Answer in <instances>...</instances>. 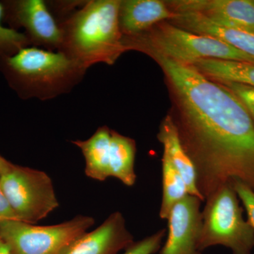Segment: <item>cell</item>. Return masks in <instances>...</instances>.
Returning <instances> with one entry per match:
<instances>
[{
  "label": "cell",
  "instance_id": "cell-1",
  "mask_svg": "<svg viewBox=\"0 0 254 254\" xmlns=\"http://www.w3.org/2000/svg\"><path fill=\"white\" fill-rule=\"evenodd\" d=\"M145 54L165 74L175 108L171 115L204 202L233 180L254 191V123L245 105L192 65L155 52Z\"/></svg>",
  "mask_w": 254,
  "mask_h": 254
},
{
  "label": "cell",
  "instance_id": "cell-2",
  "mask_svg": "<svg viewBox=\"0 0 254 254\" xmlns=\"http://www.w3.org/2000/svg\"><path fill=\"white\" fill-rule=\"evenodd\" d=\"M120 0L86 1L59 23V51L88 69L98 63L112 65L125 50L120 27Z\"/></svg>",
  "mask_w": 254,
  "mask_h": 254
},
{
  "label": "cell",
  "instance_id": "cell-3",
  "mask_svg": "<svg viewBox=\"0 0 254 254\" xmlns=\"http://www.w3.org/2000/svg\"><path fill=\"white\" fill-rule=\"evenodd\" d=\"M87 70L60 52L37 47L0 57V72L21 100L46 101L67 94L83 81Z\"/></svg>",
  "mask_w": 254,
  "mask_h": 254
},
{
  "label": "cell",
  "instance_id": "cell-4",
  "mask_svg": "<svg viewBox=\"0 0 254 254\" xmlns=\"http://www.w3.org/2000/svg\"><path fill=\"white\" fill-rule=\"evenodd\" d=\"M125 52H155L170 59L192 65L205 59L231 60L254 64V58L213 37L198 34L168 21L155 25L148 31L123 37Z\"/></svg>",
  "mask_w": 254,
  "mask_h": 254
},
{
  "label": "cell",
  "instance_id": "cell-5",
  "mask_svg": "<svg viewBox=\"0 0 254 254\" xmlns=\"http://www.w3.org/2000/svg\"><path fill=\"white\" fill-rule=\"evenodd\" d=\"M240 200L232 182L220 187L205 200L198 250L223 246L232 254H252L254 229L243 217Z\"/></svg>",
  "mask_w": 254,
  "mask_h": 254
},
{
  "label": "cell",
  "instance_id": "cell-6",
  "mask_svg": "<svg viewBox=\"0 0 254 254\" xmlns=\"http://www.w3.org/2000/svg\"><path fill=\"white\" fill-rule=\"evenodd\" d=\"M0 185L18 220L36 223L59 206L45 172L9 163L0 173Z\"/></svg>",
  "mask_w": 254,
  "mask_h": 254
},
{
  "label": "cell",
  "instance_id": "cell-7",
  "mask_svg": "<svg viewBox=\"0 0 254 254\" xmlns=\"http://www.w3.org/2000/svg\"><path fill=\"white\" fill-rule=\"evenodd\" d=\"M94 223V219L84 215L48 226L18 220H1L0 238L12 254H61Z\"/></svg>",
  "mask_w": 254,
  "mask_h": 254
},
{
  "label": "cell",
  "instance_id": "cell-8",
  "mask_svg": "<svg viewBox=\"0 0 254 254\" xmlns=\"http://www.w3.org/2000/svg\"><path fill=\"white\" fill-rule=\"evenodd\" d=\"M3 21L9 27L22 28L31 46L59 51L62 30L43 0H4Z\"/></svg>",
  "mask_w": 254,
  "mask_h": 254
},
{
  "label": "cell",
  "instance_id": "cell-9",
  "mask_svg": "<svg viewBox=\"0 0 254 254\" xmlns=\"http://www.w3.org/2000/svg\"><path fill=\"white\" fill-rule=\"evenodd\" d=\"M202 200L190 194L174 205L168 218V234L160 254H201Z\"/></svg>",
  "mask_w": 254,
  "mask_h": 254
},
{
  "label": "cell",
  "instance_id": "cell-10",
  "mask_svg": "<svg viewBox=\"0 0 254 254\" xmlns=\"http://www.w3.org/2000/svg\"><path fill=\"white\" fill-rule=\"evenodd\" d=\"M167 4L173 12L199 13L221 26L254 33V1L177 0Z\"/></svg>",
  "mask_w": 254,
  "mask_h": 254
},
{
  "label": "cell",
  "instance_id": "cell-11",
  "mask_svg": "<svg viewBox=\"0 0 254 254\" xmlns=\"http://www.w3.org/2000/svg\"><path fill=\"white\" fill-rule=\"evenodd\" d=\"M134 243L125 219L115 212L102 225L73 241L61 254H117Z\"/></svg>",
  "mask_w": 254,
  "mask_h": 254
},
{
  "label": "cell",
  "instance_id": "cell-12",
  "mask_svg": "<svg viewBox=\"0 0 254 254\" xmlns=\"http://www.w3.org/2000/svg\"><path fill=\"white\" fill-rule=\"evenodd\" d=\"M174 13L175 16L169 22L192 33L218 38L254 58V33L221 26L199 13Z\"/></svg>",
  "mask_w": 254,
  "mask_h": 254
},
{
  "label": "cell",
  "instance_id": "cell-13",
  "mask_svg": "<svg viewBox=\"0 0 254 254\" xmlns=\"http://www.w3.org/2000/svg\"><path fill=\"white\" fill-rule=\"evenodd\" d=\"M175 13L160 0H125L120 8V27L123 36H133L148 31L163 21H170Z\"/></svg>",
  "mask_w": 254,
  "mask_h": 254
},
{
  "label": "cell",
  "instance_id": "cell-14",
  "mask_svg": "<svg viewBox=\"0 0 254 254\" xmlns=\"http://www.w3.org/2000/svg\"><path fill=\"white\" fill-rule=\"evenodd\" d=\"M158 139L163 145L164 153L168 155L172 163L183 178L189 194L198 197L204 202L197 189L194 165L182 144L178 129L171 115H167L160 124Z\"/></svg>",
  "mask_w": 254,
  "mask_h": 254
},
{
  "label": "cell",
  "instance_id": "cell-15",
  "mask_svg": "<svg viewBox=\"0 0 254 254\" xmlns=\"http://www.w3.org/2000/svg\"><path fill=\"white\" fill-rule=\"evenodd\" d=\"M111 131L108 127H100L88 139L71 141L81 149L86 160L85 173L93 180L103 182L110 177Z\"/></svg>",
  "mask_w": 254,
  "mask_h": 254
},
{
  "label": "cell",
  "instance_id": "cell-16",
  "mask_svg": "<svg viewBox=\"0 0 254 254\" xmlns=\"http://www.w3.org/2000/svg\"><path fill=\"white\" fill-rule=\"evenodd\" d=\"M210 79L219 83H236L254 88V64L217 59L199 60L192 64Z\"/></svg>",
  "mask_w": 254,
  "mask_h": 254
},
{
  "label": "cell",
  "instance_id": "cell-17",
  "mask_svg": "<svg viewBox=\"0 0 254 254\" xmlns=\"http://www.w3.org/2000/svg\"><path fill=\"white\" fill-rule=\"evenodd\" d=\"M136 145L134 140L112 130L110 149V177H116L127 187L136 181L134 171Z\"/></svg>",
  "mask_w": 254,
  "mask_h": 254
},
{
  "label": "cell",
  "instance_id": "cell-18",
  "mask_svg": "<svg viewBox=\"0 0 254 254\" xmlns=\"http://www.w3.org/2000/svg\"><path fill=\"white\" fill-rule=\"evenodd\" d=\"M162 185L163 197L159 215L162 220H167L174 205L188 195L189 192L181 175L164 152L162 158Z\"/></svg>",
  "mask_w": 254,
  "mask_h": 254
},
{
  "label": "cell",
  "instance_id": "cell-19",
  "mask_svg": "<svg viewBox=\"0 0 254 254\" xmlns=\"http://www.w3.org/2000/svg\"><path fill=\"white\" fill-rule=\"evenodd\" d=\"M3 22V6L0 1V57L11 56L31 46L23 32L4 26Z\"/></svg>",
  "mask_w": 254,
  "mask_h": 254
},
{
  "label": "cell",
  "instance_id": "cell-20",
  "mask_svg": "<svg viewBox=\"0 0 254 254\" xmlns=\"http://www.w3.org/2000/svg\"><path fill=\"white\" fill-rule=\"evenodd\" d=\"M166 229H162L143 240L134 242L127 248L124 254H154L161 248Z\"/></svg>",
  "mask_w": 254,
  "mask_h": 254
},
{
  "label": "cell",
  "instance_id": "cell-21",
  "mask_svg": "<svg viewBox=\"0 0 254 254\" xmlns=\"http://www.w3.org/2000/svg\"><path fill=\"white\" fill-rule=\"evenodd\" d=\"M231 182L240 201L245 207L247 214V221L254 229V191L239 180H233Z\"/></svg>",
  "mask_w": 254,
  "mask_h": 254
},
{
  "label": "cell",
  "instance_id": "cell-22",
  "mask_svg": "<svg viewBox=\"0 0 254 254\" xmlns=\"http://www.w3.org/2000/svg\"><path fill=\"white\" fill-rule=\"evenodd\" d=\"M219 83V82H218ZM228 88L245 105L254 123V88L236 83H220Z\"/></svg>",
  "mask_w": 254,
  "mask_h": 254
},
{
  "label": "cell",
  "instance_id": "cell-23",
  "mask_svg": "<svg viewBox=\"0 0 254 254\" xmlns=\"http://www.w3.org/2000/svg\"><path fill=\"white\" fill-rule=\"evenodd\" d=\"M4 220H18V219L0 185V221Z\"/></svg>",
  "mask_w": 254,
  "mask_h": 254
},
{
  "label": "cell",
  "instance_id": "cell-24",
  "mask_svg": "<svg viewBox=\"0 0 254 254\" xmlns=\"http://www.w3.org/2000/svg\"><path fill=\"white\" fill-rule=\"evenodd\" d=\"M0 254H12L8 245L0 238Z\"/></svg>",
  "mask_w": 254,
  "mask_h": 254
},
{
  "label": "cell",
  "instance_id": "cell-25",
  "mask_svg": "<svg viewBox=\"0 0 254 254\" xmlns=\"http://www.w3.org/2000/svg\"><path fill=\"white\" fill-rule=\"evenodd\" d=\"M9 161L5 160V159L3 158L2 156L0 155V173H1V172L2 171V170H4V169L6 168L8 165H9Z\"/></svg>",
  "mask_w": 254,
  "mask_h": 254
}]
</instances>
